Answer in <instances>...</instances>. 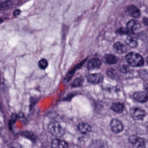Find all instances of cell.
Masks as SVG:
<instances>
[{
    "mask_svg": "<svg viewBox=\"0 0 148 148\" xmlns=\"http://www.w3.org/2000/svg\"><path fill=\"white\" fill-rule=\"evenodd\" d=\"M127 62L132 67H141L144 65V60L142 56L134 52L129 53L126 56Z\"/></svg>",
    "mask_w": 148,
    "mask_h": 148,
    "instance_id": "7a4b0ae2",
    "label": "cell"
},
{
    "mask_svg": "<svg viewBox=\"0 0 148 148\" xmlns=\"http://www.w3.org/2000/svg\"><path fill=\"white\" fill-rule=\"evenodd\" d=\"M101 66V61L98 58H94L89 61L87 67L89 70L99 69Z\"/></svg>",
    "mask_w": 148,
    "mask_h": 148,
    "instance_id": "ba28073f",
    "label": "cell"
},
{
    "mask_svg": "<svg viewBox=\"0 0 148 148\" xmlns=\"http://www.w3.org/2000/svg\"><path fill=\"white\" fill-rule=\"evenodd\" d=\"M130 32L127 28H120L119 29L117 30V32L118 34H127Z\"/></svg>",
    "mask_w": 148,
    "mask_h": 148,
    "instance_id": "ffe728a7",
    "label": "cell"
},
{
    "mask_svg": "<svg viewBox=\"0 0 148 148\" xmlns=\"http://www.w3.org/2000/svg\"><path fill=\"white\" fill-rule=\"evenodd\" d=\"M87 80L89 82L94 84H97L101 82L103 80V75L101 74H94L89 75L87 76Z\"/></svg>",
    "mask_w": 148,
    "mask_h": 148,
    "instance_id": "8992f818",
    "label": "cell"
},
{
    "mask_svg": "<svg viewBox=\"0 0 148 148\" xmlns=\"http://www.w3.org/2000/svg\"><path fill=\"white\" fill-rule=\"evenodd\" d=\"M140 28V23L134 20H130L127 23V28L130 31H135L139 29Z\"/></svg>",
    "mask_w": 148,
    "mask_h": 148,
    "instance_id": "4fadbf2b",
    "label": "cell"
},
{
    "mask_svg": "<svg viewBox=\"0 0 148 148\" xmlns=\"http://www.w3.org/2000/svg\"><path fill=\"white\" fill-rule=\"evenodd\" d=\"M146 61H147V63L148 65V57L146 58Z\"/></svg>",
    "mask_w": 148,
    "mask_h": 148,
    "instance_id": "484cf974",
    "label": "cell"
},
{
    "mask_svg": "<svg viewBox=\"0 0 148 148\" xmlns=\"http://www.w3.org/2000/svg\"><path fill=\"white\" fill-rule=\"evenodd\" d=\"M21 10L19 9H16L14 11L13 14L15 17H17L21 13Z\"/></svg>",
    "mask_w": 148,
    "mask_h": 148,
    "instance_id": "7402d4cb",
    "label": "cell"
},
{
    "mask_svg": "<svg viewBox=\"0 0 148 148\" xmlns=\"http://www.w3.org/2000/svg\"><path fill=\"white\" fill-rule=\"evenodd\" d=\"M108 76L111 78H115V72L113 69H109L107 71Z\"/></svg>",
    "mask_w": 148,
    "mask_h": 148,
    "instance_id": "44dd1931",
    "label": "cell"
},
{
    "mask_svg": "<svg viewBox=\"0 0 148 148\" xmlns=\"http://www.w3.org/2000/svg\"><path fill=\"white\" fill-rule=\"evenodd\" d=\"M130 114L132 118L136 120H143L146 116V112L139 108L134 107L130 110Z\"/></svg>",
    "mask_w": 148,
    "mask_h": 148,
    "instance_id": "3957f363",
    "label": "cell"
},
{
    "mask_svg": "<svg viewBox=\"0 0 148 148\" xmlns=\"http://www.w3.org/2000/svg\"><path fill=\"white\" fill-rule=\"evenodd\" d=\"M126 43L130 47L135 48L138 45V42L136 39L131 36H128L125 40Z\"/></svg>",
    "mask_w": 148,
    "mask_h": 148,
    "instance_id": "2e32d148",
    "label": "cell"
},
{
    "mask_svg": "<svg viewBox=\"0 0 148 148\" xmlns=\"http://www.w3.org/2000/svg\"><path fill=\"white\" fill-rule=\"evenodd\" d=\"M145 90H146L147 92V94L148 96V84H146L145 86Z\"/></svg>",
    "mask_w": 148,
    "mask_h": 148,
    "instance_id": "cb8c5ba5",
    "label": "cell"
},
{
    "mask_svg": "<svg viewBox=\"0 0 148 148\" xmlns=\"http://www.w3.org/2000/svg\"><path fill=\"white\" fill-rule=\"evenodd\" d=\"M11 118H12L13 122L15 123L16 121V120H17V115L16 114H13Z\"/></svg>",
    "mask_w": 148,
    "mask_h": 148,
    "instance_id": "603a6c76",
    "label": "cell"
},
{
    "mask_svg": "<svg viewBox=\"0 0 148 148\" xmlns=\"http://www.w3.org/2000/svg\"><path fill=\"white\" fill-rule=\"evenodd\" d=\"M129 142L135 148H145L146 147L144 140L136 136H130L129 139Z\"/></svg>",
    "mask_w": 148,
    "mask_h": 148,
    "instance_id": "277c9868",
    "label": "cell"
},
{
    "mask_svg": "<svg viewBox=\"0 0 148 148\" xmlns=\"http://www.w3.org/2000/svg\"><path fill=\"white\" fill-rule=\"evenodd\" d=\"M77 129L83 134H88L91 131V128L89 124L85 123H80L77 126Z\"/></svg>",
    "mask_w": 148,
    "mask_h": 148,
    "instance_id": "30bf717a",
    "label": "cell"
},
{
    "mask_svg": "<svg viewBox=\"0 0 148 148\" xmlns=\"http://www.w3.org/2000/svg\"><path fill=\"white\" fill-rule=\"evenodd\" d=\"M133 98L139 102L144 103L148 100V96L147 93L143 91H139L135 93L133 95Z\"/></svg>",
    "mask_w": 148,
    "mask_h": 148,
    "instance_id": "52a82bcc",
    "label": "cell"
},
{
    "mask_svg": "<svg viewBox=\"0 0 148 148\" xmlns=\"http://www.w3.org/2000/svg\"><path fill=\"white\" fill-rule=\"evenodd\" d=\"M3 22V20L2 19H1V18H0V24H1V23H2Z\"/></svg>",
    "mask_w": 148,
    "mask_h": 148,
    "instance_id": "d4e9b609",
    "label": "cell"
},
{
    "mask_svg": "<svg viewBox=\"0 0 148 148\" xmlns=\"http://www.w3.org/2000/svg\"><path fill=\"white\" fill-rule=\"evenodd\" d=\"M110 127L114 133L118 134L123 130V126L121 122L117 119H113L110 123Z\"/></svg>",
    "mask_w": 148,
    "mask_h": 148,
    "instance_id": "5b68a950",
    "label": "cell"
},
{
    "mask_svg": "<svg viewBox=\"0 0 148 148\" xmlns=\"http://www.w3.org/2000/svg\"><path fill=\"white\" fill-rule=\"evenodd\" d=\"M39 67L42 70H45L48 66V62L46 59H42L39 61L38 63Z\"/></svg>",
    "mask_w": 148,
    "mask_h": 148,
    "instance_id": "d6986e66",
    "label": "cell"
},
{
    "mask_svg": "<svg viewBox=\"0 0 148 148\" xmlns=\"http://www.w3.org/2000/svg\"><path fill=\"white\" fill-rule=\"evenodd\" d=\"M84 82V80L82 78H77L74 80L72 84V86L73 87H77L82 86Z\"/></svg>",
    "mask_w": 148,
    "mask_h": 148,
    "instance_id": "ac0fdd59",
    "label": "cell"
},
{
    "mask_svg": "<svg viewBox=\"0 0 148 148\" xmlns=\"http://www.w3.org/2000/svg\"><path fill=\"white\" fill-rule=\"evenodd\" d=\"M21 135L24 137L29 139L30 140L33 142L36 141V137L34 134L29 132H24L22 133Z\"/></svg>",
    "mask_w": 148,
    "mask_h": 148,
    "instance_id": "e0dca14e",
    "label": "cell"
},
{
    "mask_svg": "<svg viewBox=\"0 0 148 148\" xmlns=\"http://www.w3.org/2000/svg\"><path fill=\"white\" fill-rule=\"evenodd\" d=\"M114 49L115 52L119 54H124L127 51V47L121 43H116L114 45Z\"/></svg>",
    "mask_w": 148,
    "mask_h": 148,
    "instance_id": "8fae6325",
    "label": "cell"
},
{
    "mask_svg": "<svg viewBox=\"0 0 148 148\" xmlns=\"http://www.w3.org/2000/svg\"><path fill=\"white\" fill-rule=\"evenodd\" d=\"M51 145L53 148H64L69 147L67 142L65 141L58 139H55L53 140Z\"/></svg>",
    "mask_w": 148,
    "mask_h": 148,
    "instance_id": "9c48e42d",
    "label": "cell"
},
{
    "mask_svg": "<svg viewBox=\"0 0 148 148\" xmlns=\"http://www.w3.org/2000/svg\"><path fill=\"white\" fill-rule=\"evenodd\" d=\"M49 132L50 134L56 137H60L65 134V128L59 122L53 121L50 123L48 127Z\"/></svg>",
    "mask_w": 148,
    "mask_h": 148,
    "instance_id": "6da1fadb",
    "label": "cell"
},
{
    "mask_svg": "<svg viewBox=\"0 0 148 148\" xmlns=\"http://www.w3.org/2000/svg\"><path fill=\"white\" fill-rule=\"evenodd\" d=\"M104 62L109 64H114L117 63V59L114 55L111 54L105 55L103 57Z\"/></svg>",
    "mask_w": 148,
    "mask_h": 148,
    "instance_id": "5bb4252c",
    "label": "cell"
},
{
    "mask_svg": "<svg viewBox=\"0 0 148 148\" xmlns=\"http://www.w3.org/2000/svg\"><path fill=\"white\" fill-rule=\"evenodd\" d=\"M128 13L132 17L138 18L140 16V10L134 5H130L127 8Z\"/></svg>",
    "mask_w": 148,
    "mask_h": 148,
    "instance_id": "7c38bea8",
    "label": "cell"
},
{
    "mask_svg": "<svg viewBox=\"0 0 148 148\" xmlns=\"http://www.w3.org/2000/svg\"><path fill=\"white\" fill-rule=\"evenodd\" d=\"M125 107L123 103H116L112 104L111 106V109L116 113H123L124 111Z\"/></svg>",
    "mask_w": 148,
    "mask_h": 148,
    "instance_id": "9a60e30c",
    "label": "cell"
}]
</instances>
